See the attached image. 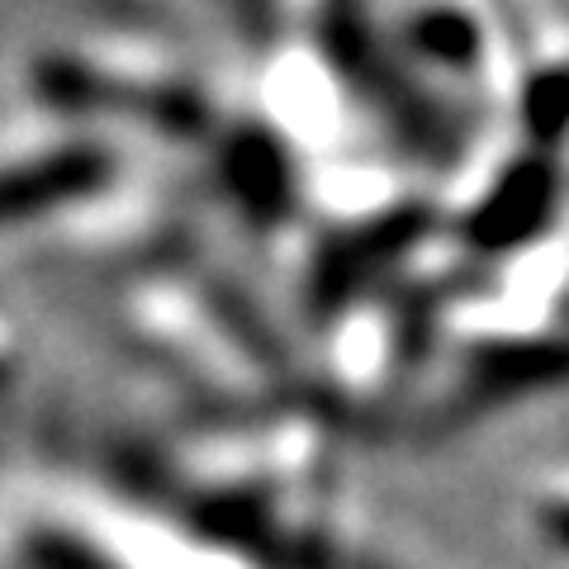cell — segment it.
<instances>
[{
    "label": "cell",
    "instance_id": "cell-1",
    "mask_svg": "<svg viewBox=\"0 0 569 569\" xmlns=\"http://www.w3.org/2000/svg\"><path fill=\"white\" fill-rule=\"evenodd\" d=\"M546 200H550V181L537 167H527L518 181H508L503 190H493V200L475 213V238L489 242V247L518 242L522 233L537 228V219L546 213Z\"/></svg>",
    "mask_w": 569,
    "mask_h": 569
},
{
    "label": "cell",
    "instance_id": "cell-2",
    "mask_svg": "<svg viewBox=\"0 0 569 569\" xmlns=\"http://www.w3.org/2000/svg\"><path fill=\"white\" fill-rule=\"evenodd\" d=\"M418 43L447 52V58H466V52H475V29L460 14H427L418 24Z\"/></svg>",
    "mask_w": 569,
    "mask_h": 569
},
{
    "label": "cell",
    "instance_id": "cell-3",
    "mask_svg": "<svg viewBox=\"0 0 569 569\" xmlns=\"http://www.w3.org/2000/svg\"><path fill=\"white\" fill-rule=\"evenodd\" d=\"M541 527H546V537L556 541L560 550H569V503H550L541 512Z\"/></svg>",
    "mask_w": 569,
    "mask_h": 569
}]
</instances>
